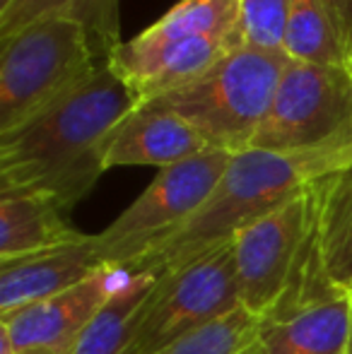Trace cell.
<instances>
[{"mask_svg":"<svg viewBox=\"0 0 352 354\" xmlns=\"http://www.w3.org/2000/svg\"><path fill=\"white\" fill-rule=\"evenodd\" d=\"M348 354H352V326H350V342H348Z\"/></svg>","mask_w":352,"mask_h":354,"instance_id":"21","label":"cell"},{"mask_svg":"<svg viewBox=\"0 0 352 354\" xmlns=\"http://www.w3.org/2000/svg\"><path fill=\"white\" fill-rule=\"evenodd\" d=\"M128 277V270L104 266L66 292L0 316L15 354H71L99 308Z\"/></svg>","mask_w":352,"mask_h":354,"instance_id":"9","label":"cell"},{"mask_svg":"<svg viewBox=\"0 0 352 354\" xmlns=\"http://www.w3.org/2000/svg\"><path fill=\"white\" fill-rule=\"evenodd\" d=\"M104 61L85 24L61 15L0 39V133L41 113Z\"/></svg>","mask_w":352,"mask_h":354,"instance_id":"4","label":"cell"},{"mask_svg":"<svg viewBox=\"0 0 352 354\" xmlns=\"http://www.w3.org/2000/svg\"><path fill=\"white\" fill-rule=\"evenodd\" d=\"M106 263L99 258L92 234L51 251L0 261V316L32 306L85 282Z\"/></svg>","mask_w":352,"mask_h":354,"instance_id":"10","label":"cell"},{"mask_svg":"<svg viewBox=\"0 0 352 354\" xmlns=\"http://www.w3.org/2000/svg\"><path fill=\"white\" fill-rule=\"evenodd\" d=\"M292 0H241V41L268 53H285L287 17H290Z\"/></svg>","mask_w":352,"mask_h":354,"instance_id":"19","label":"cell"},{"mask_svg":"<svg viewBox=\"0 0 352 354\" xmlns=\"http://www.w3.org/2000/svg\"><path fill=\"white\" fill-rule=\"evenodd\" d=\"M207 142L181 116L152 104L133 109L116 128L104 167H157L167 169L205 152Z\"/></svg>","mask_w":352,"mask_h":354,"instance_id":"11","label":"cell"},{"mask_svg":"<svg viewBox=\"0 0 352 354\" xmlns=\"http://www.w3.org/2000/svg\"><path fill=\"white\" fill-rule=\"evenodd\" d=\"M48 15L73 17L85 24L102 58H111L123 44L118 39V0H10L0 8V39L12 37Z\"/></svg>","mask_w":352,"mask_h":354,"instance_id":"15","label":"cell"},{"mask_svg":"<svg viewBox=\"0 0 352 354\" xmlns=\"http://www.w3.org/2000/svg\"><path fill=\"white\" fill-rule=\"evenodd\" d=\"M352 294L343 292L285 318L263 321V354H348Z\"/></svg>","mask_w":352,"mask_h":354,"instance_id":"13","label":"cell"},{"mask_svg":"<svg viewBox=\"0 0 352 354\" xmlns=\"http://www.w3.org/2000/svg\"><path fill=\"white\" fill-rule=\"evenodd\" d=\"M319 3L324 5L331 22L335 24V32H338L340 44H343V51L350 61L352 58V0H319Z\"/></svg>","mask_w":352,"mask_h":354,"instance_id":"20","label":"cell"},{"mask_svg":"<svg viewBox=\"0 0 352 354\" xmlns=\"http://www.w3.org/2000/svg\"><path fill=\"white\" fill-rule=\"evenodd\" d=\"M261 328L263 321L239 304L157 354H263Z\"/></svg>","mask_w":352,"mask_h":354,"instance_id":"18","label":"cell"},{"mask_svg":"<svg viewBox=\"0 0 352 354\" xmlns=\"http://www.w3.org/2000/svg\"><path fill=\"white\" fill-rule=\"evenodd\" d=\"M309 212V183L287 203L251 222L234 236L239 304L266 321L290 282Z\"/></svg>","mask_w":352,"mask_h":354,"instance_id":"8","label":"cell"},{"mask_svg":"<svg viewBox=\"0 0 352 354\" xmlns=\"http://www.w3.org/2000/svg\"><path fill=\"white\" fill-rule=\"evenodd\" d=\"M85 236L53 201L32 193H0V261L68 246Z\"/></svg>","mask_w":352,"mask_h":354,"instance_id":"14","label":"cell"},{"mask_svg":"<svg viewBox=\"0 0 352 354\" xmlns=\"http://www.w3.org/2000/svg\"><path fill=\"white\" fill-rule=\"evenodd\" d=\"M251 149L280 154L350 152L352 75L348 68L287 61Z\"/></svg>","mask_w":352,"mask_h":354,"instance_id":"5","label":"cell"},{"mask_svg":"<svg viewBox=\"0 0 352 354\" xmlns=\"http://www.w3.org/2000/svg\"><path fill=\"white\" fill-rule=\"evenodd\" d=\"M241 22V0H181L152 27L123 41L111 56L116 71L126 80L140 73L152 58L169 46L207 34H237Z\"/></svg>","mask_w":352,"mask_h":354,"instance_id":"12","label":"cell"},{"mask_svg":"<svg viewBox=\"0 0 352 354\" xmlns=\"http://www.w3.org/2000/svg\"><path fill=\"white\" fill-rule=\"evenodd\" d=\"M155 275L150 272H131L106 299L97 316L89 321L82 337L71 354H123L131 335L133 318L138 308L155 287Z\"/></svg>","mask_w":352,"mask_h":354,"instance_id":"16","label":"cell"},{"mask_svg":"<svg viewBox=\"0 0 352 354\" xmlns=\"http://www.w3.org/2000/svg\"><path fill=\"white\" fill-rule=\"evenodd\" d=\"M348 71H350V75H352V58H350V61H348Z\"/></svg>","mask_w":352,"mask_h":354,"instance_id":"22","label":"cell"},{"mask_svg":"<svg viewBox=\"0 0 352 354\" xmlns=\"http://www.w3.org/2000/svg\"><path fill=\"white\" fill-rule=\"evenodd\" d=\"M140 97L111 58L27 123L0 133V193H32L71 212L94 188L121 121Z\"/></svg>","mask_w":352,"mask_h":354,"instance_id":"1","label":"cell"},{"mask_svg":"<svg viewBox=\"0 0 352 354\" xmlns=\"http://www.w3.org/2000/svg\"><path fill=\"white\" fill-rule=\"evenodd\" d=\"M287 61L285 53L239 46L193 82L145 104L181 116L201 133L207 147L244 152L251 149L270 111Z\"/></svg>","mask_w":352,"mask_h":354,"instance_id":"3","label":"cell"},{"mask_svg":"<svg viewBox=\"0 0 352 354\" xmlns=\"http://www.w3.org/2000/svg\"><path fill=\"white\" fill-rule=\"evenodd\" d=\"M282 51L290 61L348 68V56L335 24L319 0H292Z\"/></svg>","mask_w":352,"mask_h":354,"instance_id":"17","label":"cell"},{"mask_svg":"<svg viewBox=\"0 0 352 354\" xmlns=\"http://www.w3.org/2000/svg\"><path fill=\"white\" fill-rule=\"evenodd\" d=\"M10 3V0H0V8H3V5H8Z\"/></svg>","mask_w":352,"mask_h":354,"instance_id":"23","label":"cell"},{"mask_svg":"<svg viewBox=\"0 0 352 354\" xmlns=\"http://www.w3.org/2000/svg\"><path fill=\"white\" fill-rule=\"evenodd\" d=\"M350 159H352V149H350Z\"/></svg>","mask_w":352,"mask_h":354,"instance_id":"24","label":"cell"},{"mask_svg":"<svg viewBox=\"0 0 352 354\" xmlns=\"http://www.w3.org/2000/svg\"><path fill=\"white\" fill-rule=\"evenodd\" d=\"M239 306L234 241L155 280L133 318L123 354H157Z\"/></svg>","mask_w":352,"mask_h":354,"instance_id":"7","label":"cell"},{"mask_svg":"<svg viewBox=\"0 0 352 354\" xmlns=\"http://www.w3.org/2000/svg\"><path fill=\"white\" fill-rule=\"evenodd\" d=\"M232 152L205 149L191 159L160 169L152 183L92 243L106 266L131 270L145 253L174 236L215 191Z\"/></svg>","mask_w":352,"mask_h":354,"instance_id":"6","label":"cell"},{"mask_svg":"<svg viewBox=\"0 0 352 354\" xmlns=\"http://www.w3.org/2000/svg\"><path fill=\"white\" fill-rule=\"evenodd\" d=\"M350 294H352V289H350Z\"/></svg>","mask_w":352,"mask_h":354,"instance_id":"25","label":"cell"},{"mask_svg":"<svg viewBox=\"0 0 352 354\" xmlns=\"http://www.w3.org/2000/svg\"><path fill=\"white\" fill-rule=\"evenodd\" d=\"M350 152L280 154L266 149H244L232 154L225 174L203 207L181 229L140 258L131 272L169 275L225 243L251 222L266 217L302 191L321 174L350 164Z\"/></svg>","mask_w":352,"mask_h":354,"instance_id":"2","label":"cell"}]
</instances>
